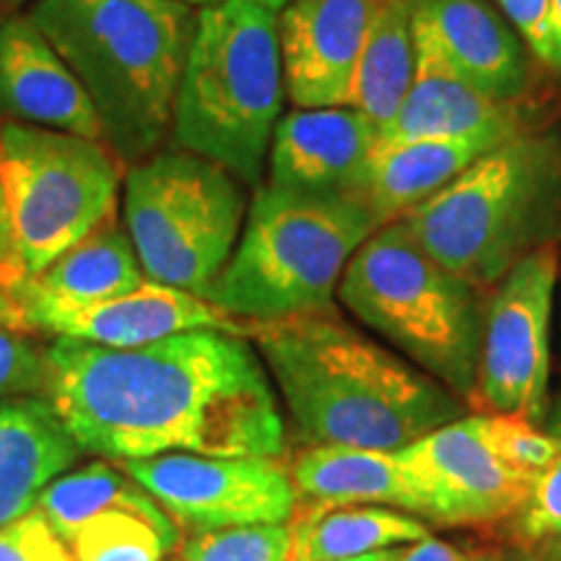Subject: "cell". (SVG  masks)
<instances>
[{
    "mask_svg": "<svg viewBox=\"0 0 561 561\" xmlns=\"http://www.w3.org/2000/svg\"><path fill=\"white\" fill-rule=\"evenodd\" d=\"M491 125L541 128L530 102H496L476 89L442 50L416 5V70L403 107L380 138L460 136Z\"/></svg>",
    "mask_w": 561,
    "mask_h": 561,
    "instance_id": "17",
    "label": "cell"
},
{
    "mask_svg": "<svg viewBox=\"0 0 561 561\" xmlns=\"http://www.w3.org/2000/svg\"><path fill=\"white\" fill-rule=\"evenodd\" d=\"M178 559L182 561H291V523L242 525V528L185 533Z\"/></svg>",
    "mask_w": 561,
    "mask_h": 561,
    "instance_id": "27",
    "label": "cell"
},
{
    "mask_svg": "<svg viewBox=\"0 0 561 561\" xmlns=\"http://www.w3.org/2000/svg\"><path fill=\"white\" fill-rule=\"evenodd\" d=\"M47 362L37 333L0 322V401L45 396Z\"/></svg>",
    "mask_w": 561,
    "mask_h": 561,
    "instance_id": "29",
    "label": "cell"
},
{
    "mask_svg": "<svg viewBox=\"0 0 561 561\" xmlns=\"http://www.w3.org/2000/svg\"><path fill=\"white\" fill-rule=\"evenodd\" d=\"M125 170L104 140L0 123V187L26 278L117 219Z\"/></svg>",
    "mask_w": 561,
    "mask_h": 561,
    "instance_id": "9",
    "label": "cell"
},
{
    "mask_svg": "<svg viewBox=\"0 0 561 561\" xmlns=\"http://www.w3.org/2000/svg\"><path fill=\"white\" fill-rule=\"evenodd\" d=\"M392 561H500V553L426 536L416 543L398 546Z\"/></svg>",
    "mask_w": 561,
    "mask_h": 561,
    "instance_id": "33",
    "label": "cell"
},
{
    "mask_svg": "<svg viewBox=\"0 0 561 561\" xmlns=\"http://www.w3.org/2000/svg\"><path fill=\"white\" fill-rule=\"evenodd\" d=\"M0 123L104 140L87 91L26 13L0 16Z\"/></svg>",
    "mask_w": 561,
    "mask_h": 561,
    "instance_id": "16",
    "label": "cell"
},
{
    "mask_svg": "<svg viewBox=\"0 0 561 561\" xmlns=\"http://www.w3.org/2000/svg\"><path fill=\"white\" fill-rule=\"evenodd\" d=\"M551 557H557L561 561V546H559V549H551Z\"/></svg>",
    "mask_w": 561,
    "mask_h": 561,
    "instance_id": "43",
    "label": "cell"
},
{
    "mask_svg": "<svg viewBox=\"0 0 561 561\" xmlns=\"http://www.w3.org/2000/svg\"><path fill=\"white\" fill-rule=\"evenodd\" d=\"M250 341L301 447L401 450L468 413L466 401L335 310L252 322Z\"/></svg>",
    "mask_w": 561,
    "mask_h": 561,
    "instance_id": "2",
    "label": "cell"
},
{
    "mask_svg": "<svg viewBox=\"0 0 561 561\" xmlns=\"http://www.w3.org/2000/svg\"><path fill=\"white\" fill-rule=\"evenodd\" d=\"M396 453L411 483L416 515L430 525L510 520L533 489V479L494 450L481 413L447 421Z\"/></svg>",
    "mask_w": 561,
    "mask_h": 561,
    "instance_id": "12",
    "label": "cell"
},
{
    "mask_svg": "<svg viewBox=\"0 0 561 561\" xmlns=\"http://www.w3.org/2000/svg\"><path fill=\"white\" fill-rule=\"evenodd\" d=\"M416 5L419 0H375L364 37L348 104L380 133L403 107L416 70Z\"/></svg>",
    "mask_w": 561,
    "mask_h": 561,
    "instance_id": "22",
    "label": "cell"
},
{
    "mask_svg": "<svg viewBox=\"0 0 561 561\" xmlns=\"http://www.w3.org/2000/svg\"><path fill=\"white\" fill-rule=\"evenodd\" d=\"M45 398L81 453L284 458L278 392L248 335L191 331L136 348L45 346Z\"/></svg>",
    "mask_w": 561,
    "mask_h": 561,
    "instance_id": "1",
    "label": "cell"
},
{
    "mask_svg": "<svg viewBox=\"0 0 561 561\" xmlns=\"http://www.w3.org/2000/svg\"><path fill=\"white\" fill-rule=\"evenodd\" d=\"M377 140V125L351 104L294 107L273 130L265 182L305 193L362 195Z\"/></svg>",
    "mask_w": 561,
    "mask_h": 561,
    "instance_id": "15",
    "label": "cell"
},
{
    "mask_svg": "<svg viewBox=\"0 0 561 561\" xmlns=\"http://www.w3.org/2000/svg\"><path fill=\"white\" fill-rule=\"evenodd\" d=\"M0 322H5V325L26 328L24 314H21L16 299H13L11 294L3 291V289H0ZM26 331H30V328H26Z\"/></svg>",
    "mask_w": 561,
    "mask_h": 561,
    "instance_id": "36",
    "label": "cell"
},
{
    "mask_svg": "<svg viewBox=\"0 0 561 561\" xmlns=\"http://www.w3.org/2000/svg\"><path fill=\"white\" fill-rule=\"evenodd\" d=\"M37 510L58 533L62 543L87 523L107 510H164L133 476L115 460H94L76 471L62 473L39 494Z\"/></svg>",
    "mask_w": 561,
    "mask_h": 561,
    "instance_id": "25",
    "label": "cell"
},
{
    "mask_svg": "<svg viewBox=\"0 0 561 561\" xmlns=\"http://www.w3.org/2000/svg\"><path fill=\"white\" fill-rule=\"evenodd\" d=\"M284 100L276 13L252 0L201 9L170 144L216 161L244 187H261Z\"/></svg>",
    "mask_w": 561,
    "mask_h": 561,
    "instance_id": "6",
    "label": "cell"
},
{
    "mask_svg": "<svg viewBox=\"0 0 561 561\" xmlns=\"http://www.w3.org/2000/svg\"><path fill=\"white\" fill-rule=\"evenodd\" d=\"M335 297L405 362L471 401L489 291L430 255L401 219L364 240Z\"/></svg>",
    "mask_w": 561,
    "mask_h": 561,
    "instance_id": "7",
    "label": "cell"
},
{
    "mask_svg": "<svg viewBox=\"0 0 561 561\" xmlns=\"http://www.w3.org/2000/svg\"><path fill=\"white\" fill-rule=\"evenodd\" d=\"M26 16L73 70L125 167L170 144L198 11L180 0H34Z\"/></svg>",
    "mask_w": 561,
    "mask_h": 561,
    "instance_id": "3",
    "label": "cell"
},
{
    "mask_svg": "<svg viewBox=\"0 0 561 561\" xmlns=\"http://www.w3.org/2000/svg\"><path fill=\"white\" fill-rule=\"evenodd\" d=\"M528 130L538 128L491 125L460 136L380 138L369 159L364 201L382 224L401 219L494 146Z\"/></svg>",
    "mask_w": 561,
    "mask_h": 561,
    "instance_id": "18",
    "label": "cell"
},
{
    "mask_svg": "<svg viewBox=\"0 0 561 561\" xmlns=\"http://www.w3.org/2000/svg\"><path fill=\"white\" fill-rule=\"evenodd\" d=\"M481 416L494 450L528 479L536 481L561 458V439L546 432V426L520 416H489V413Z\"/></svg>",
    "mask_w": 561,
    "mask_h": 561,
    "instance_id": "28",
    "label": "cell"
},
{
    "mask_svg": "<svg viewBox=\"0 0 561 561\" xmlns=\"http://www.w3.org/2000/svg\"><path fill=\"white\" fill-rule=\"evenodd\" d=\"M289 473L297 507L380 504L416 515V500L396 450L307 445L294 455Z\"/></svg>",
    "mask_w": 561,
    "mask_h": 561,
    "instance_id": "21",
    "label": "cell"
},
{
    "mask_svg": "<svg viewBox=\"0 0 561 561\" xmlns=\"http://www.w3.org/2000/svg\"><path fill=\"white\" fill-rule=\"evenodd\" d=\"M375 0H289L276 13L286 96L294 107H343Z\"/></svg>",
    "mask_w": 561,
    "mask_h": 561,
    "instance_id": "14",
    "label": "cell"
},
{
    "mask_svg": "<svg viewBox=\"0 0 561 561\" xmlns=\"http://www.w3.org/2000/svg\"><path fill=\"white\" fill-rule=\"evenodd\" d=\"M250 201L221 164L167 144L130 164L121 216L146 278L206 297L240 240Z\"/></svg>",
    "mask_w": 561,
    "mask_h": 561,
    "instance_id": "8",
    "label": "cell"
},
{
    "mask_svg": "<svg viewBox=\"0 0 561 561\" xmlns=\"http://www.w3.org/2000/svg\"><path fill=\"white\" fill-rule=\"evenodd\" d=\"M500 561H538V559H533V557H520V553H517V557H510V559H502V557H500Z\"/></svg>",
    "mask_w": 561,
    "mask_h": 561,
    "instance_id": "42",
    "label": "cell"
},
{
    "mask_svg": "<svg viewBox=\"0 0 561 561\" xmlns=\"http://www.w3.org/2000/svg\"><path fill=\"white\" fill-rule=\"evenodd\" d=\"M546 68L561 79V0L549 3V60Z\"/></svg>",
    "mask_w": 561,
    "mask_h": 561,
    "instance_id": "35",
    "label": "cell"
},
{
    "mask_svg": "<svg viewBox=\"0 0 561 561\" xmlns=\"http://www.w3.org/2000/svg\"><path fill=\"white\" fill-rule=\"evenodd\" d=\"M26 328L53 339H76L110 348H136L191 331L248 335L252 322L221 312L198 294L146 280L121 297L96 301H62L19 284L11 291Z\"/></svg>",
    "mask_w": 561,
    "mask_h": 561,
    "instance_id": "13",
    "label": "cell"
},
{
    "mask_svg": "<svg viewBox=\"0 0 561 561\" xmlns=\"http://www.w3.org/2000/svg\"><path fill=\"white\" fill-rule=\"evenodd\" d=\"M549 3L551 0H496V9L515 26L533 60H549Z\"/></svg>",
    "mask_w": 561,
    "mask_h": 561,
    "instance_id": "32",
    "label": "cell"
},
{
    "mask_svg": "<svg viewBox=\"0 0 561 561\" xmlns=\"http://www.w3.org/2000/svg\"><path fill=\"white\" fill-rule=\"evenodd\" d=\"M543 426H546V432L553 434L557 439H561V390H559V396L551 398V409H549V416H546V421H543Z\"/></svg>",
    "mask_w": 561,
    "mask_h": 561,
    "instance_id": "37",
    "label": "cell"
},
{
    "mask_svg": "<svg viewBox=\"0 0 561 561\" xmlns=\"http://www.w3.org/2000/svg\"><path fill=\"white\" fill-rule=\"evenodd\" d=\"M0 561H76L45 515L34 507L0 528Z\"/></svg>",
    "mask_w": 561,
    "mask_h": 561,
    "instance_id": "31",
    "label": "cell"
},
{
    "mask_svg": "<svg viewBox=\"0 0 561 561\" xmlns=\"http://www.w3.org/2000/svg\"><path fill=\"white\" fill-rule=\"evenodd\" d=\"M515 533L523 541L559 549L561 546V458L533 481L528 500L517 515Z\"/></svg>",
    "mask_w": 561,
    "mask_h": 561,
    "instance_id": "30",
    "label": "cell"
},
{
    "mask_svg": "<svg viewBox=\"0 0 561 561\" xmlns=\"http://www.w3.org/2000/svg\"><path fill=\"white\" fill-rule=\"evenodd\" d=\"M401 221L442 265L491 291L533 252L561 248V136L507 138Z\"/></svg>",
    "mask_w": 561,
    "mask_h": 561,
    "instance_id": "4",
    "label": "cell"
},
{
    "mask_svg": "<svg viewBox=\"0 0 561 561\" xmlns=\"http://www.w3.org/2000/svg\"><path fill=\"white\" fill-rule=\"evenodd\" d=\"M81 458L45 396L0 401V528L37 507L39 494Z\"/></svg>",
    "mask_w": 561,
    "mask_h": 561,
    "instance_id": "20",
    "label": "cell"
},
{
    "mask_svg": "<svg viewBox=\"0 0 561 561\" xmlns=\"http://www.w3.org/2000/svg\"><path fill=\"white\" fill-rule=\"evenodd\" d=\"M382 227L362 195L255 187L229 263L206 297L244 322L335 310L343 271Z\"/></svg>",
    "mask_w": 561,
    "mask_h": 561,
    "instance_id": "5",
    "label": "cell"
},
{
    "mask_svg": "<svg viewBox=\"0 0 561 561\" xmlns=\"http://www.w3.org/2000/svg\"><path fill=\"white\" fill-rule=\"evenodd\" d=\"M252 3H257V5H263V9L278 13L286 3H289V0H252Z\"/></svg>",
    "mask_w": 561,
    "mask_h": 561,
    "instance_id": "39",
    "label": "cell"
},
{
    "mask_svg": "<svg viewBox=\"0 0 561 561\" xmlns=\"http://www.w3.org/2000/svg\"><path fill=\"white\" fill-rule=\"evenodd\" d=\"M24 3H32V0H0V9L16 11L19 5H24Z\"/></svg>",
    "mask_w": 561,
    "mask_h": 561,
    "instance_id": "40",
    "label": "cell"
},
{
    "mask_svg": "<svg viewBox=\"0 0 561 561\" xmlns=\"http://www.w3.org/2000/svg\"><path fill=\"white\" fill-rule=\"evenodd\" d=\"M291 536L294 559L343 561L416 543L432 536V525L411 512L380 504L297 507Z\"/></svg>",
    "mask_w": 561,
    "mask_h": 561,
    "instance_id": "23",
    "label": "cell"
},
{
    "mask_svg": "<svg viewBox=\"0 0 561 561\" xmlns=\"http://www.w3.org/2000/svg\"><path fill=\"white\" fill-rule=\"evenodd\" d=\"M453 66L496 102H528L533 55L515 26L489 0H419Z\"/></svg>",
    "mask_w": 561,
    "mask_h": 561,
    "instance_id": "19",
    "label": "cell"
},
{
    "mask_svg": "<svg viewBox=\"0 0 561 561\" xmlns=\"http://www.w3.org/2000/svg\"><path fill=\"white\" fill-rule=\"evenodd\" d=\"M392 557H396V549L367 553V557H356V559H343V561H392ZM294 561H305V559H294Z\"/></svg>",
    "mask_w": 561,
    "mask_h": 561,
    "instance_id": "38",
    "label": "cell"
},
{
    "mask_svg": "<svg viewBox=\"0 0 561 561\" xmlns=\"http://www.w3.org/2000/svg\"><path fill=\"white\" fill-rule=\"evenodd\" d=\"M26 280L24 263H21L16 240H13V229L9 219V208H5L3 187H0V289L13 291L19 284Z\"/></svg>",
    "mask_w": 561,
    "mask_h": 561,
    "instance_id": "34",
    "label": "cell"
},
{
    "mask_svg": "<svg viewBox=\"0 0 561 561\" xmlns=\"http://www.w3.org/2000/svg\"><path fill=\"white\" fill-rule=\"evenodd\" d=\"M146 273L121 219L104 221L68 248L39 276L26 278L34 291L62 301H96L146 284Z\"/></svg>",
    "mask_w": 561,
    "mask_h": 561,
    "instance_id": "24",
    "label": "cell"
},
{
    "mask_svg": "<svg viewBox=\"0 0 561 561\" xmlns=\"http://www.w3.org/2000/svg\"><path fill=\"white\" fill-rule=\"evenodd\" d=\"M167 561H182V559H167Z\"/></svg>",
    "mask_w": 561,
    "mask_h": 561,
    "instance_id": "44",
    "label": "cell"
},
{
    "mask_svg": "<svg viewBox=\"0 0 561 561\" xmlns=\"http://www.w3.org/2000/svg\"><path fill=\"white\" fill-rule=\"evenodd\" d=\"M182 530L164 510H107L68 536L76 561H164L180 549Z\"/></svg>",
    "mask_w": 561,
    "mask_h": 561,
    "instance_id": "26",
    "label": "cell"
},
{
    "mask_svg": "<svg viewBox=\"0 0 561 561\" xmlns=\"http://www.w3.org/2000/svg\"><path fill=\"white\" fill-rule=\"evenodd\" d=\"M180 3H185V5H191V9L201 11V9H206V5L216 3V0H180Z\"/></svg>",
    "mask_w": 561,
    "mask_h": 561,
    "instance_id": "41",
    "label": "cell"
},
{
    "mask_svg": "<svg viewBox=\"0 0 561 561\" xmlns=\"http://www.w3.org/2000/svg\"><path fill=\"white\" fill-rule=\"evenodd\" d=\"M117 462L185 533L286 523L297 510L284 458L164 453Z\"/></svg>",
    "mask_w": 561,
    "mask_h": 561,
    "instance_id": "11",
    "label": "cell"
},
{
    "mask_svg": "<svg viewBox=\"0 0 561 561\" xmlns=\"http://www.w3.org/2000/svg\"><path fill=\"white\" fill-rule=\"evenodd\" d=\"M561 271L559 248L533 252L489 291L473 413L541 424L551 396V314Z\"/></svg>",
    "mask_w": 561,
    "mask_h": 561,
    "instance_id": "10",
    "label": "cell"
}]
</instances>
